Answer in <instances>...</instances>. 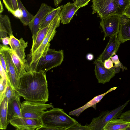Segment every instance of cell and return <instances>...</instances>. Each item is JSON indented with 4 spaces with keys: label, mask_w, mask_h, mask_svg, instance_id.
Segmentation results:
<instances>
[{
    "label": "cell",
    "mask_w": 130,
    "mask_h": 130,
    "mask_svg": "<svg viewBox=\"0 0 130 130\" xmlns=\"http://www.w3.org/2000/svg\"><path fill=\"white\" fill-rule=\"evenodd\" d=\"M47 83L45 72H27L19 78L15 90L25 100L46 103L49 96Z\"/></svg>",
    "instance_id": "obj_1"
},
{
    "label": "cell",
    "mask_w": 130,
    "mask_h": 130,
    "mask_svg": "<svg viewBox=\"0 0 130 130\" xmlns=\"http://www.w3.org/2000/svg\"><path fill=\"white\" fill-rule=\"evenodd\" d=\"M41 119L43 126L39 130H70L81 125L63 109L58 108H54L45 111Z\"/></svg>",
    "instance_id": "obj_2"
},
{
    "label": "cell",
    "mask_w": 130,
    "mask_h": 130,
    "mask_svg": "<svg viewBox=\"0 0 130 130\" xmlns=\"http://www.w3.org/2000/svg\"><path fill=\"white\" fill-rule=\"evenodd\" d=\"M60 13L50 23L47 33L39 46L30 57H27V72L34 71L41 58L46 54L50 48V42L56 34V29L60 25Z\"/></svg>",
    "instance_id": "obj_3"
},
{
    "label": "cell",
    "mask_w": 130,
    "mask_h": 130,
    "mask_svg": "<svg viewBox=\"0 0 130 130\" xmlns=\"http://www.w3.org/2000/svg\"><path fill=\"white\" fill-rule=\"evenodd\" d=\"M130 101V99L112 110L102 112L98 117L93 118L89 124L84 126L85 130H103L107 122L119 117Z\"/></svg>",
    "instance_id": "obj_4"
},
{
    "label": "cell",
    "mask_w": 130,
    "mask_h": 130,
    "mask_svg": "<svg viewBox=\"0 0 130 130\" xmlns=\"http://www.w3.org/2000/svg\"><path fill=\"white\" fill-rule=\"evenodd\" d=\"M64 58L62 50L56 51L49 48L46 54L40 59L34 71L45 73L53 68L60 65Z\"/></svg>",
    "instance_id": "obj_5"
},
{
    "label": "cell",
    "mask_w": 130,
    "mask_h": 130,
    "mask_svg": "<svg viewBox=\"0 0 130 130\" xmlns=\"http://www.w3.org/2000/svg\"><path fill=\"white\" fill-rule=\"evenodd\" d=\"M54 108L52 103L46 104L25 100L21 104V113L24 118L41 119L45 111Z\"/></svg>",
    "instance_id": "obj_6"
},
{
    "label": "cell",
    "mask_w": 130,
    "mask_h": 130,
    "mask_svg": "<svg viewBox=\"0 0 130 130\" xmlns=\"http://www.w3.org/2000/svg\"><path fill=\"white\" fill-rule=\"evenodd\" d=\"M92 14L97 13L101 19L116 14L114 0H92Z\"/></svg>",
    "instance_id": "obj_7"
},
{
    "label": "cell",
    "mask_w": 130,
    "mask_h": 130,
    "mask_svg": "<svg viewBox=\"0 0 130 130\" xmlns=\"http://www.w3.org/2000/svg\"><path fill=\"white\" fill-rule=\"evenodd\" d=\"M120 16L114 14L101 19L100 25L104 34L103 40L106 37L118 34L120 25Z\"/></svg>",
    "instance_id": "obj_8"
},
{
    "label": "cell",
    "mask_w": 130,
    "mask_h": 130,
    "mask_svg": "<svg viewBox=\"0 0 130 130\" xmlns=\"http://www.w3.org/2000/svg\"><path fill=\"white\" fill-rule=\"evenodd\" d=\"M0 52L2 54L6 63L7 70L8 80L16 90L19 79L11 56L7 50V45L0 44Z\"/></svg>",
    "instance_id": "obj_9"
},
{
    "label": "cell",
    "mask_w": 130,
    "mask_h": 130,
    "mask_svg": "<svg viewBox=\"0 0 130 130\" xmlns=\"http://www.w3.org/2000/svg\"><path fill=\"white\" fill-rule=\"evenodd\" d=\"M55 8L45 3H42L36 15L28 25L32 36H35L39 29L40 25L45 16Z\"/></svg>",
    "instance_id": "obj_10"
},
{
    "label": "cell",
    "mask_w": 130,
    "mask_h": 130,
    "mask_svg": "<svg viewBox=\"0 0 130 130\" xmlns=\"http://www.w3.org/2000/svg\"><path fill=\"white\" fill-rule=\"evenodd\" d=\"M94 72L98 82L103 84L109 82L115 76L114 68L108 69L105 67L103 63L97 59L94 62Z\"/></svg>",
    "instance_id": "obj_11"
},
{
    "label": "cell",
    "mask_w": 130,
    "mask_h": 130,
    "mask_svg": "<svg viewBox=\"0 0 130 130\" xmlns=\"http://www.w3.org/2000/svg\"><path fill=\"white\" fill-rule=\"evenodd\" d=\"M10 37L9 45L10 48L24 64L26 70L27 61L26 59L25 50V49L28 46V42H25L22 38L18 39L13 35L10 36Z\"/></svg>",
    "instance_id": "obj_12"
},
{
    "label": "cell",
    "mask_w": 130,
    "mask_h": 130,
    "mask_svg": "<svg viewBox=\"0 0 130 130\" xmlns=\"http://www.w3.org/2000/svg\"><path fill=\"white\" fill-rule=\"evenodd\" d=\"M117 35L110 37L109 41L105 49L97 59L103 63L105 60L116 54L121 44L117 39Z\"/></svg>",
    "instance_id": "obj_13"
},
{
    "label": "cell",
    "mask_w": 130,
    "mask_h": 130,
    "mask_svg": "<svg viewBox=\"0 0 130 130\" xmlns=\"http://www.w3.org/2000/svg\"><path fill=\"white\" fill-rule=\"evenodd\" d=\"M117 39L121 43L130 40V18L124 15L120 17Z\"/></svg>",
    "instance_id": "obj_14"
},
{
    "label": "cell",
    "mask_w": 130,
    "mask_h": 130,
    "mask_svg": "<svg viewBox=\"0 0 130 130\" xmlns=\"http://www.w3.org/2000/svg\"><path fill=\"white\" fill-rule=\"evenodd\" d=\"M20 96L16 92L15 97L8 102V119L9 122L12 119L23 117L21 110Z\"/></svg>",
    "instance_id": "obj_15"
},
{
    "label": "cell",
    "mask_w": 130,
    "mask_h": 130,
    "mask_svg": "<svg viewBox=\"0 0 130 130\" xmlns=\"http://www.w3.org/2000/svg\"><path fill=\"white\" fill-rule=\"evenodd\" d=\"M79 8L74 3L68 2L63 5L60 13L61 22L63 24L69 23Z\"/></svg>",
    "instance_id": "obj_16"
},
{
    "label": "cell",
    "mask_w": 130,
    "mask_h": 130,
    "mask_svg": "<svg viewBox=\"0 0 130 130\" xmlns=\"http://www.w3.org/2000/svg\"><path fill=\"white\" fill-rule=\"evenodd\" d=\"M117 87H115L111 88L105 93L94 97L82 106L70 112L69 113V115L75 116L78 117L83 111L91 107H92L96 110L97 104L99 103L106 94L115 90Z\"/></svg>",
    "instance_id": "obj_17"
},
{
    "label": "cell",
    "mask_w": 130,
    "mask_h": 130,
    "mask_svg": "<svg viewBox=\"0 0 130 130\" xmlns=\"http://www.w3.org/2000/svg\"><path fill=\"white\" fill-rule=\"evenodd\" d=\"M11 23L7 15L0 14V39L13 35Z\"/></svg>",
    "instance_id": "obj_18"
},
{
    "label": "cell",
    "mask_w": 130,
    "mask_h": 130,
    "mask_svg": "<svg viewBox=\"0 0 130 130\" xmlns=\"http://www.w3.org/2000/svg\"><path fill=\"white\" fill-rule=\"evenodd\" d=\"M50 24L39 29L35 36H32V46L29 54L27 56V57H30L40 45L47 33Z\"/></svg>",
    "instance_id": "obj_19"
},
{
    "label": "cell",
    "mask_w": 130,
    "mask_h": 130,
    "mask_svg": "<svg viewBox=\"0 0 130 130\" xmlns=\"http://www.w3.org/2000/svg\"><path fill=\"white\" fill-rule=\"evenodd\" d=\"M7 48L11 56L18 77L19 79L20 77L27 72L25 66L11 48L8 45H7Z\"/></svg>",
    "instance_id": "obj_20"
},
{
    "label": "cell",
    "mask_w": 130,
    "mask_h": 130,
    "mask_svg": "<svg viewBox=\"0 0 130 130\" xmlns=\"http://www.w3.org/2000/svg\"><path fill=\"white\" fill-rule=\"evenodd\" d=\"M130 125V121L116 118L107 122L103 130H125L126 127Z\"/></svg>",
    "instance_id": "obj_21"
},
{
    "label": "cell",
    "mask_w": 130,
    "mask_h": 130,
    "mask_svg": "<svg viewBox=\"0 0 130 130\" xmlns=\"http://www.w3.org/2000/svg\"><path fill=\"white\" fill-rule=\"evenodd\" d=\"M8 102L4 98L0 103V129H6L9 123L8 119Z\"/></svg>",
    "instance_id": "obj_22"
},
{
    "label": "cell",
    "mask_w": 130,
    "mask_h": 130,
    "mask_svg": "<svg viewBox=\"0 0 130 130\" xmlns=\"http://www.w3.org/2000/svg\"><path fill=\"white\" fill-rule=\"evenodd\" d=\"M63 5H61L54 9L49 13L45 17L41 24L39 29L49 25L53 20L60 12Z\"/></svg>",
    "instance_id": "obj_23"
},
{
    "label": "cell",
    "mask_w": 130,
    "mask_h": 130,
    "mask_svg": "<svg viewBox=\"0 0 130 130\" xmlns=\"http://www.w3.org/2000/svg\"><path fill=\"white\" fill-rule=\"evenodd\" d=\"M18 7L22 12V18L20 20L21 23L24 26L28 25L31 21L34 16L25 8L21 0H18Z\"/></svg>",
    "instance_id": "obj_24"
},
{
    "label": "cell",
    "mask_w": 130,
    "mask_h": 130,
    "mask_svg": "<svg viewBox=\"0 0 130 130\" xmlns=\"http://www.w3.org/2000/svg\"><path fill=\"white\" fill-rule=\"evenodd\" d=\"M23 118L29 130H39L43 126L41 119Z\"/></svg>",
    "instance_id": "obj_25"
},
{
    "label": "cell",
    "mask_w": 130,
    "mask_h": 130,
    "mask_svg": "<svg viewBox=\"0 0 130 130\" xmlns=\"http://www.w3.org/2000/svg\"><path fill=\"white\" fill-rule=\"evenodd\" d=\"M116 14L121 16L130 4V0H114Z\"/></svg>",
    "instance_id": "obj_26"
},
{
    "label": "cell",
    "mask_w": 130,
    "mask_h": 130,
    "mask_svg": "<svg viewBox=\"0 0 130 130\" xmlns=\"http://www.w3.org/2000/svg\"><path fill=\"white\" fill-rule=\"evenodd\" d=\"M6 8L13 15L16 10L19 9L18 0H2Z\"/></svg>",
    "instance_id": "obj_27"
},
{
    "label": "cell",
    "mask_w": 130,
    "mask_h": 130,
    "mask_svg": "<svg viewBox=\"0 0 130 130\" xmlns=\"http://www.w3.org/2000/svg\"><path fill=\"white\" fill-rule=\"evenodd\" d=\"M16 93L15 90L8 80V85L3 96L2 101L4 98H5L9 102L15 97Z\"/></svg>",
    "instance_id": "obj_28"
},
{
    "label": "cell",
    "mask_w": 130,
    "mask_h": 130,
    "mask_svg": "<svg viewBox=\"0 0 130 130\" xmlns=\"http://www.w3.org/2000/svg\"><path fill=\"white\" fill-rule=\"evenodd\" d=\"M8 80L7 78L1 77L0 84V102L2 100L3 96L8 85Z\"/></svg>",
    "instance_id": "obj_29"
},
{
    "label": "cell",
    "mask_w": 130,
    "mask_h": 130,
    "mask_svg": "<svg viewBox=\"0 0 130 130\" xmlns=\"http://www.w3.org/2000/svg\"><path fill=\"white\" fill-rule=\"evenodd\" d=\"M113 61L114 65L113 66L115 67H120L122 71L123 72L124 70H127V68L124 66L119 61L118 56L115 55L114 56H112L110 58Z\"/></svg>",
    "instance_id": "obj_30"
},
{
    "label": "cell",
    "mask_w": 130,
    "mask_h": 130,
    "mask_svg": "<svg viewBox=\"0 0 130 130\" xmlns=\"http://www.w3.org/2000/svg\"><path fill=\"white\" fill-rule=\"evenodd\" d=\"M90 0H76L74 1V3L79 8L88 4Z\"/></svg>",
    "instance_id": "obj_31"
},
{
    "label": "cell",
    "mask_w": 130,
    "mask_h": 130,
    "mask_svg": "<svg viewBox=\"0 0 130 130\" xmlns=\"http://www.w3.org/2000/svg\"><path fill=\"white\" fill-rule=\"evenodd\" d=\"M119 118L125 120L130 121V110L122 113Z\"/></svg>",
    "instance_id": "obj_32"
},
{
    "label": "cell",
    "mask_w": 130,
    "mask_h": 130,
    "mask_svg": "<svg viewBox=\"0 0 130 130\" xmlns=\"http://www.w3.org/2000/svg\"><path fill=\"white\" fill-rule=\"evenodd\" d=\"M0 64L5 72L7 76V70L5 60L2 54L0 52Z\"/></svg>",
    "instance_id": "obj_33"
},
{
    "label": "cell",
    "mask_w": 130,
    "mask_h": 130,
    "mask_svg": "<svg viewBox=\"0 0 130 130\" xmlns=\"http://www.w3.org/2000/svg\"><path fill=\"white\" fill-rule=\"evenodd\" d=\"M113 62L110 58L105 60L103 62L104 66L108 69L111 68L113 66Z\"/></svg>",
    "instance_id": "obj_34"
},
{
    "label": "cell",
    "mask_w": 130,
    "mask_h": 130,
    "mask_svg": "<svg viewBox=\"0 0 130 130\" xmlns=\"http://www.w3.org/2000/svg\"><path fill=\"white\" fill-rule=\"evenodd\" d=\"M0 42L3 44L4 45H9L10 42V37H7L0 39Z\"/></svg>",
    "instance_id": "obj_35"
},
{
    "label": "cell",
    "mask_w": 130,
    "mask_h": 130,
    "mask_svg": "<svg viewBox=\"0 0 130 130\" xmlns=\"http://www.w3.org/2000/svg\"><path fill=\"white\" fill-rule=\"evenodd\" d=\"M13 15L20 19L22 18V15L21 10L20 9H18L14 12Z\"/></svg>",
    "instance_id": "obj_36"
},
{
    "label": "cell",
    "mask_w": 130,
    "mask_h": 130,
    "mask_svg": "<svg viewBox=\"0 0 130 130\" xmlns=\"http://www.w3.org/2000/svg\"><path fill=\"white\" fill-rule=\"evenodd\" d=\"M123 15H126L128 18H130V4L124 11Z\"/></svg>",
    "instance_id": "obj_37"
},
{
    "label": "cell",
    "mask_w": 130,
    "mask_h": 130,
    "mask_svg": "<svg viewBox=\"0 0 130 130\" xmlns=\"http://www.w3.org/2000/svg\"><path fill=\"white\" fill-rule=\"evenodd\" d=\"M63 0H53L54 5L57 7Z\"/></svg>",
    "instance_id": "obj_38"
},
{
    "label": "cell",
    "mask_w": 130,
    "mask_h": 130,
    "mask_svg": "<svg viewBox=\"0 0 130 130\" xmlns=\"http://www.w3.org/2000/svg\"><path fill=\"white\" fill-rule=\"evenodd\" d=\"M87 59L88 60H92L93 58V56L91 54H89L87 55L86 56Z\"/></svg>",
    "instance_id": "obj_39"
},
{
    "label": "cell",
    "mask_w": 130,
    "mask_h": 130,
    "mask_svg": "<svg viewBox=\"0 0 130 130\" xmlns=\"http://www.w3.org/2000/svg\"><path fill=\"white\" fill-rule=\"evenodd\" d=\"M113 67L115 68V74L118 73L120 71V69H121L120 67H115L113 66Z\"/></svg>",
    "instance_id": "obj_40"
},
{
    "label": "cell",
    "mask_w": 130,
    "mask_h": 130,
    "mask_svg": "<svg viewBox=\"0 0 130 130\" xmlns=\"http://www.w3.org/2000/svg\"><path fill=\"white\" fill-rule=\"evenodd\" d=\"M0 13L1 14L3 12L4 9L3 5L1 1H0Z\"/></svg>",
    "instance_id": "obj_41"
},
{
    "label": "cell",
    "mask_w": 130,
    "mask_h": 130,
    "mask_svg": "<svg viewBox=\"0 0 130 130\" xmlns=\"http://www.w3.org/2000/svg\"><path fill=\"white\" fill-rule=\"evenodd\" d=\"M125 130H130V125L127 127Z\"/></svg>",
    "instance_id": "obj_42"
},
{
    "label": "cell",
    "mask_w": 130,
    "mask_h": 130,
    "mask_svg": "<svg viewBox=\"0 0 130 130\" xmlns=\"http://www.w3.org/2000/svg\"><path fill=\"white\" fill-rule=\"evenodd\" d=\"M74 0V1H76V0Z\"/></svg>",
    "instance_id": "obj_43"
}]
</instances>
